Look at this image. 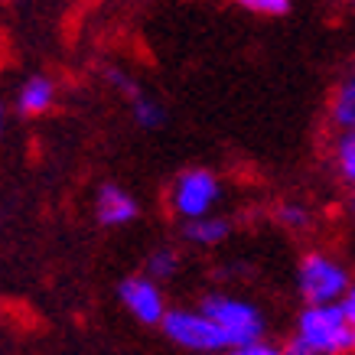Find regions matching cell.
I'll use <instances>...</instances> for the list:
<instances>
[{"label":"cell","instance_id":"obj_10","mask_svg":"<svg viewBox=\"0 0 355 355\" xmlns=\"http://www.w3.org/2000/svg\"><path fill=\"white\" fill-rule=\"evenodd\" d=\"M228 232H232V222L222 216H216V212H209V216H199V218H189L183 225V235L193 241V245H222L228 238Z\"/></svg>","mask_w":355,"mask_h":355},{"label":"cell","instance_id":"obj_8","mask_svg":"<svg viewBox=\"0 0 355 355\" xmlns=\"http://www.w3.org/2000/svg\"><path fill=\"white\" fill-rule=\"evenodd\" d=\"M55 105V82L49 76H30L17 92V114L40 118Z\"/></svg>","mask_w":355,"mask_h":355},{"label":"cell","instance_id":"obj_20","mask_svg":"<svg viewBox=\"0 0 355 355\" xmlns=\"http://www.w3.org/2000/svg\"><path fill=\"white\" fill-rule=\"evenodd\" d=\"M137 3H144V0H137Z\"/></svg>","mask_w":355,"mask_h":355},{"label":"cell","instance_id":"obj_16","mask_svg":"<svg viewBox=\"0 0 355 355\" xmlns=\"http://www.w3.org/2000/svg\"><path fill=\"white\" fill-rule=\"evenodd\" d=\"M228 355H284V349H277V345L264 343V339H251V343H241V345H232V349H225Z\"/></svg>","mask_w":355,"mask_h":355},{"label":"cell","instance_id":"obj_7","mask_svg":"<svg viewBox=\"0 0 355 355\" xmlns=\"http://www.w3.org/2000/svg\"><path fill=\"white\" fill-rule=\"evenodd\" d=\"M95 216L101 225L121 228L140 216V205H137V199H134L128 189H121L118 183H105L95 196Z\"/></svg>","mask_w":355,"mask_h":355},{"label":"cell","instance_id":"obj_1","mask_svg":"<svg viewBox=\"0 0 355 355\" xmlns=\"http://www.w3.org/2000/svg\"><path fill=\"white\" fill-rule=\"evenodd\" d=\"M352 349V336L339 303H306L284 355H343Z\"/></svg>","mask_w":355,"mask_h":355},{"label":"cell","instance_id":"obj_15","mask_svg":"<svg viewBox=\"0 0 355 355\" xmlns=\"http://www.w3.org/2000/svg\"><path fill=\"white\" fill-rule=\"evenodd\" d=\"M277 218H280V225L293 228V232H300V228L310 225V212H306V205H300V202L280 205V209H277Z\"/></svg>","mask_w":355,"mask_h":355},{"label":"cell","instance_id":"obj_18","mask_svg":"<svg viewBox=\"0 0 355 355\" xmlns=\"http://www.w3.org/2000/svg\"><path fill=\"white\" fill-rule=\"evenodd\" d=\"M7 124H10V111H7V105H0V137L7 134Z\"/></svg>","mask_w":355,"mask_h":355},{"label":"cell","instance_id":"obj_12","mask_svg":"<svg viewBox=\"0 0 355 355\" xmlns=\"http://www.w3.org/2000/svg\"><path fill=\"white\" fill-rule=\"evenodd\" d=\"M336 170L343 176L345 183L355 186V130H343L339 140H336V150H333Z\"/></svg>","mask_w":355,"mask_h":355},{"label":"cell","instance_id":"obj_14","mask_svg":"<svg viewBox=\"0 0 355 355\" xmlns=\"http://www.w3.org/2000/svg\"><path fill=\"white\" fill-rule=\"evenodd\" d=\"M241 10L258 13V17H284L291 10V0H235Z\"/></svg>","mask_w":355,"mask_h":355},{"label":"cell","instance_id":"obj_19","mask_svg":"<svg viewBox=\"0 0 355 355\" xmlns=\"http://www.w3.org/2000/svg\"><path fill=\"white\" fill-rule=\"evenodd\" d=\"M349 209H352V216H355V193H352V199H349Z\"/></svg>","mask_w":355,"mask_h":355},{"label":"cell","instance_id":"obj_5","mask_svg":"<svg viewBox=\"0 0 355 355\" xmlns=\"http://www.w3.org/2000/svg\"><path fill=\"white\" fill-rule=\"evenodd\" d=\"M297 284H300V293L306 303H336L349 291V270L339 264L329 254H320L313 251L300 261V274H297Z\"/></svg>","mask_w":355,"mask_h":355},{"label":"cell","instance_id":"obj_17","mask_svg":"<svg viewBox=\"0 0 355 355\" xmlns=\"http://www.w3.org/2000/svg\"><path fill=\"white\" fill-rule=\"evenodd\" d=\"M336 303H339V310H343L345 326H349V336H352V345H355V284H349V291Z\"/></svg>","mask_w":355,"mask_h":355},{"label":"cell","instance_id":"obj_9","mask_svg":"<svg viewBox=\"0 0 355 355\" xmlns=\"http://www.w3.org/2000/svg\"><path fill=\"white\" fill-rule=\"evenodd\" d=\"M329 118L339 130H355V65L336 85L333 101H329Z\"/></svg>","mask_w":355,"mask_h":355},{"label":"cell","instance_id":"obj_11","mask_svg":"<svg viewBox=\"0 0 355 355\" xmlns=\"http://www.w3.org/2000/svg\"><path fill=\"white\" fill-rule=\"evenodd\" d=\"M128 105H130L134 121H137L144 130H160L163 124H166V108H163L153 95H147L144 88H137V92L128 98Z\"/></svg>","mask_w":355,"mask_h":355},{"label":"cell","instance_id":"obj_13","mask_svg":"<svg viewBox=\"0 0 355 355\" xmlns=\"http://www.w3.org/2000/svg\"><path fill=\"white\" fill-rule=\"evenodd\" d=\"M180 268V254L173 251V248H157L150 258H147V277H153L157 284L160 280H170Z\"/></svg>","mask_w":355,"mask_h":355},{"label":"cell","instance_id":"obj_3","mask_svg":"<svg viewBox=\"0 0 355 355\" xmlns=\"http://www.w3.org/2000/svg\"><path fill=\"white\" fill-rule=\"evenodd\" d=\"M218 199H222V183H218L216 173L202 170V166L183 170L170 186V209L183 222L216 212Z\"/></svg>","mask_w":355,"mask_h":355},{"label":"cell","instance_id":"obj_4","mask_svg":"<svg viewBox=\"0 0 355 355\" xmlns=\"http://www.w3.org/2000/svg\"><path fill=\"white\" fill-rule=\"evenodd\" d=\"M160 326L173 343L189 349V352H225L228 349V339L222 336V329L202 310H166Z\"/></svg>","mask_w":355,"mask_h":355},{"label":"cell","instance_id":"obj_6","mask_svg":"<svg viewBox=\"0 0 355 355\" xmlns=\"http://www.w3.org/2000/svg\"><path fill=\"white\" fill-rule=\"evenodd\" d=\"M118 297H121V303L134 313V320H137V323L160 326L163 313H166V300H163L160 284H157L153 277H147V274H144V277L121 280Z\"/></svg>","mask_w":355,"mask_h":355},{"label":"cell","instance_id":"obj_2","mask_svg":"<svg viewBox=\"0 0 355 355\" xmlns=\"http://www.w3.org/2000/svg\"><path fill=\"white\" fill-rule=\"evenodd\" d=\"M199 310H202L205 316L222 329V336L228 339V349L264 336V316H261V310L254 306V303L241 300V297L209 293V297H202Z\"/></svg>","mask_w":355,"mask_h":355}]
</instances>
